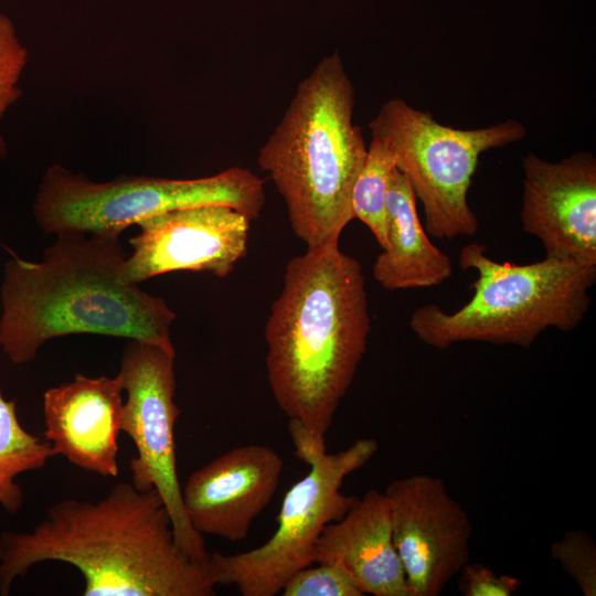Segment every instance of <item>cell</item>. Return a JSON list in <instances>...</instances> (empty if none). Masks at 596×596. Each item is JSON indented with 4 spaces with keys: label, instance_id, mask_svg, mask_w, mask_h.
Returning <instances> with one entry per match:
<instances>
[{
    "label": "cell",
    "instance_id": "cell-1",
    "mask_svg": "<svg viewBox=\"0 0 596 596\" xmlns=\"http://www.w3.org/2000/svg\"><path fill=\"white\" fill-rule=\"evenodd\" d=\"M43 562L81 573L85 596H213L206 560L177 543L169 512L155 489L118 482L97 500L51 505L30 532L0 535V595Z\"/></svg>",
    "mask_w": 596,
    "mask_h": 596
},
{
    "label": "cell",
    "instance_id": "cell-2",
    "mask_svg": "<svg viewBox=\"0 0 596 596\" xmlns=\"http://www.w3.org/2000/svg\"><path fill=\"white\" fill-rule=\"evenodd\" d=\"M370 330L362 266L339 242L307 247L287 263L265 327L267 379L285 415L319 440L353 382Z\"/></svg>",
    "mask_w": 596,
    "mask_h": 596
},
{
    "label": "cell",
    "instance_id": "cell-3",
    "mask_svg": "<svg viewBox=\"0 0 596 596\" xmlns=\"http://www.w3.org/2000/svg\"><path fill=\"white\" fill-rule=\"evenodd\" d=\"M57 235L41 262L13 256L0 289V348L14 364L33 361L49 340L100 334L174 351L175 313L166 300L125 280L119 236Z\"/></svg>",
    "mask_w": 596,
    "mask_h": 596
},
{
    "label": "cell",
    "instance_id": "cell-4",
    "mask_svg": "<svg viewBox=\"0 0 596 596\" xmlns=\"http://www.w3.org/2000/svg\"><path fill=\"white\" fill-rule=\"evenodd\" d=\"M354 104V85L334 52L298 84L258 153L307 247L339 242L353 220L351 191L368 150Z\"/></svg>",
    "mask_w": 596,
    "mask_h": 596
},
{
    "label": "cell",
    "instance_id": "cell-5",
    "mask_svg": "<svg viewBox=\"0 0 596 596\" xmlns=\"http://www.w3.org/2000/svg\"><path fill=\"white\" fill-rule=\"evenodd\" d=\"M459 265L477 273L470 300L454 312L428 304L409 319L414 334L436 349L466 341L529 348L547 328L574 330L596 281V264L550 256L526 265L498 262L479 243L461 248Z\"/></svg>",
    "mask_w": 596,
    "mask_h": 596
},
{
    "label": "cell",
    "instance_id": "cell-6",
    "mask_svg": "<svg viewBox=\"0 0 596 596\" xmlns=\"http://www.w3.org/2000/svg\"><path fill=\"white\" fill-rule=\"evenodd\" d=\"M207 204L227 205L256 220L265 204L264 181L248 169L231 167L198 179L121 175L95 182L53 164L42 177L33 214L46 233L120 235L155 215Z\"/></svg>",
    "mask_w": 596,
    "mask_h": 596
},
{
    "label": "cell",
    "instance_id": "cell-7",
    "mask_svg": "<svg viewBox=\"0 0 596 596\" xmlns=\"http://www.w3.org/2000/svg\"><path fill=\"white\" fill-rule=\"evenodd\" d=\"M386 142L396 168L423 205L426 232L438 240L472 236L479 222L467 194L482 152L524 138L525 127L507 119L490 127L456 129L401 98L385 102L369 123Z\"/></svg>",
    "mask_w": 596,
    "mask_h": 596
},
{
    "label": "cell",
    "instance_id": "cell-8",
    "mask_svg": "<svg viewBox=\"0 0 596 596\" xmlns=\"http://www.w3.org/2000/svg\"><path fill=\"white\" fill-rule=\"evenodd\" d=\"M373 438H361L334 454L315 455L309 471L285 493L277 528L262 545L236 554L213 553L209 563L216 585L243 596H275L300 568L315 563L323 529L341 519L356 500L341 491L344 479L377 453Z\"/></svg>",
    "mask_w": 596,
    "mask_h": 596
},
{
    "label": "cell",
    "instance_id": "cell-9",
    "mask_svg": "<svg viewBox=\"0 0 596 596\" xmlns=\"http://www.w3.org/2000/svg\"><path fill=\"white\" fill-rule=\"evenodd\" d=\"M119 375L127 400L121 432L130 437L136 456L129 461L131 483L141 491L155 489L171 518L179 546L191 557L206 560L203 535L187 515L177 471L174 428L181 413L175 404V351L128 340Z\"/></svg>",
    "mask_w": 596,
    "mask_h": 596
},
{
    "label": "cell",
    "instance_id": "cell-10",
    "mask_svg": "<svg viewBox=\"0 0 596 596\" xmlns=\"http://www.w3.org/2000/svg\"><path fill=\"white\" fill-rule=\"evenodd\" d=\"M384 494L409 596H438L470 558L472 524L440 477L414 473Z\"/></svg>",
    "mask_w": 596,
    "mask_h": 596
},
{
    "label": "cell",
    "instance_id": "cell-11",
    "mask_svg": "<svg viewBox=\"0 0 596 596\" xmlns=\"http://www.w3.org/2000/svg\"><path fill=\"white\" fill-rule=\"evenodd\" d=\"M138 225L123 273L132 284L180 270L226 277L246 255L251 220L234 207L207 204L164 212Z\"/></svg>",
    "mask_w": 596,
    "mask_h": 596
},
{
    "label": "cell",
    "instance_id": "cell-12",
    "mask_svg": "<svg viewBox=\"0 0 596 596\" xmlns=\"http://www.w3.org/2000/svg\"><path fill=\"white\" fill-rule=\"evenodd\" d=\"M521 223L545 256L596 264V158L576 152L558 162L528 153Z\"/></svg>",
    "mask_w": 596,
    "mask_h": 596
},
{
    "label": "cell",
    "instance_id": "cell-13",
    "mask_svg": "<svg viewBox=\"0 0 596 596\" xmlns=\"http://www.w3.org/2000/svg\"><path fill=\"white\" fill-rule=\"evenodd\" d=\"M284 460L265 445L235 447L194 470L182 487L195 531L230 542L246 539L277 491Z\"/></svg>",
    "mask_w": 596,
    "mask_h": 596
},
{
    "label": "cell",
    "instance_id": "cell-14",
    "mask_svg": "<svg viewBox=\"0 0 596 596\" xmlns=\"http://www.w3.org/2000/svg\"><path fill=\"white\" fill-rule=\"evenodd\" d=\"M123 380L77 374L43 395V437L74 466L115 478L123 422Z\"/></svg>",
    "mask_w": 596,
    "mask_h": 596
},
{
    "label": "cell",
    "instance_id": "cell-15",
    "mask_svg": "<svg viewBox=\"0 0 596 596\" xmlns=\"http://www.w3.org/2000/svg\"><path fill=\"white\" fill-rule=\"evenodd\" d=\"M315 563L338 566L363 595L409 596L393 542L389 501L375 489L356 498L341 519L323 529Z\"/></svg>",
    "mask_w": 596,
    "mask_h": 596
},
{
    "label": "cell",
    "instance_id": "cell-16",
    "mask_svg": "<svg viewBox=\"0 0 596 596\" xmlns=\"http://www.w3.org/2000/svg\"><path fill=\"white\" fill-rule=\"evenodd\" d=\"M453 272L451 259L427 237L411 183L396 168L389 185L386 245L373 265L375 280L386 290L425 288Z\"/></svg>",
    "mask_w": 596,
    "mask_h": 596
},
{
    "label": "cell",
    "instance_id": "cell-17",
    "mask_svg": "<svg viewBox=\"0 0 596 596\" xmlns=\"http://www.w3.org/2000/svg\"><path fill=\"white\" fill-rule=\"evenodd\" d=\"M54 456L43 435H34L21 425L15 402L6 400L0 392V507L4 511L15 514L23 507V490L15 478L42 469Z\"/></svg>",
    "mask_w": 596,
    "mask_h": 596
},
{
    "label": "cell",
    "instance_id": "cell-18",
    "mask_svg": "<svg viewBox=\"0 0 596 596\" xmlns=\"http://www.w3.org/2000/svg\"><path fill=\"white\" fill-rule=\"evenodd\" d=\"M395 169V158L386 142L372 137L351 191L353 219L368 226L381 248L386 245L387 194L390 179Z\"/></svg>",
    "mask_w": 596,
    "mask_h": 596
},
{
    "label": "cell",
    "instance_id": "cell-19",
    "mask_svg": "<svg viewBox=\"0 0 596 596\" xmlns=\"http://www.w3.org/2000/svg\"><path fill=\"white\" fill-rule=\"evenodd\" d=\"M551 554L583 595H596V545L585 530L566 531L552 544Z\"/></svg>",
    "mask_w": 596,
    "mask_h": 596
},
{
    "label": "cell",
    "instance_id": "cell-20",
    "mask_svg": "<svg viewBox=\"0 0 596 596\" xmlns=\"http://www.w3.org/2000/svg\"><path fill=\"white\" fill-rule=\"evenodd\" d=\"M26 61L28 50L19 40L12 21L0 12V120L22 95L18 83ZM7 153V142L0 132V158H6Z\"/></svg>",
    "mask_w": 596,
    "mask_h": 596
},
{
    "label": "cell",
    "instance_id": "cell-21",
    "mask_svg": "<svg viewBox=\"0 0 596 596\" xmlns=\"http://www.w3.org/2000/svg\"><path fill=\"white\" fill-rule=\"evenodd\" d=\"M283 596H362V592L336 565L313 563L294 573L281 588Z\"/></svg>",
    "mask_w": 596,
    "mask_h": 596
},
{
    "label": "cell",
    "instance_id": "cell-22",
    "mask_svg": "<svg viewBox=\"0 0 596 596\" xmlns=\"http://www.w3.org/2000/svg\"><path fill=\"white\" fill-rule=\"evenodd\" d=\"M458 575V589L465 596H511L521 581L508 574H497L482 563H466Z\"/></svg>",
    "mask_w": 596,
    "mask_h": 596
}]
</instances>
